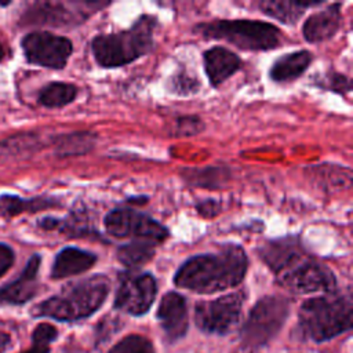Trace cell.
<instances>
[{
    "label": "cell",
    "instance_id": "ba28073f",
    "mask_svg": "<svg viewBox=\"0 0 353 353\" xmlns=\"http://www.w3.org/2000/svg\"><path fill=\"white\" fill-rule=\"evenodd\" d=\"M108 3L101 4L97 1L80 3H59V1H36L29 4L18 23L19 26H52V28H70L81 23L92 12L98 11Z\"/></svg>",
    "mask_w": 353,
    "mask_h": 353
},
{
    "label": "cell",
    "instance_id": "836d02e7",
    "mask_svg": "<svg viewBox=\"0 0 353 353\" xmlns=\"http://www.w3.org/2000/svg\"><path fill=\"white\" fill-rule=\"evenodd\" d=\"M10 343H11V336L7 332L0 331V353H6Z\"/></svg>",
    "mask_w": 353,
    "mask_h": 353
},
{
    "label": "cell",
    "instance_id": "4316f807",
    "mask_svg": "<svg viewBox=\"0 0 353 353\" xmlns=\"http://www.w3.org/2000/svg\"><path fill=\"white\" fill-rule=\"evenodd\" d=\"M57 336L58 330L54 325L41 323L33 330L30 349L22 353H50V345L57 339Z\"/></svg>",
    "mask_w": 353,
    "mask_h": 353
},
{
    "label": "cell",
    "instance_id": "484cf974",
    "mask_svg": "<svg viewBox=\"0 0 353 353\" xmlns=\"http://www.w3.org/2000/svg\"><path fill=\"white\" fill-rule=\"evenodd\" d=\"M183 179L193 186H204L215 189L222 186L229 179V171L223 167H205V168H186Z\"/></svg>",
    "mask_w": 353,
    "mask_h": 353
},
{
    "label": "cell",
    "instance_id": "9a60e30c",
    "mask_svg": "<svg viewBox=\"0 0 353 353\" xmlns=\"http://www.w3.org/2000/svg\"><path fill=\"white\" fill-rule=\"evenodd\" d=\"M203 62L205 74L212 87L223 84L241 68V59L230 50L219 46L204 51Z\"/></svg>",
    "mask_w": 353,
    "mask_h": 353
},
{
    "label": "cell",
    "instance_id": "4dcf8cb0",
    "mask_svg": "<svg viewBox=\"0 0 353 353\" xmlns=\"http://www.w3.org/2000/svg\"><path fill=\"white\" fill-rule=\"evenodd\" d=\"M204 121L199 116H179L174 123L172 132L175 137H193L204 130Z\"/></svg>",
    "mask_w": 353,
    "mask_h": 353
},
{
    "label": "cell",
    "instance_id": "e0dca14e",
    "mask_svg": "<svg viewBox=\"0 0 353 353\" xmlns=\"http://www.w3.org/2000/svg\"><path fill=\"white\" fill-rule=\"evenodd\" d=\"M341 4H331L312 14L303 23L302 33L309 43H321L331 39L341 26Z\"/></svg>",
    "mask_w": 353,
    "mask_h": 353
},
{
    "label": "cell",
    "instance_id": "8992f818",
    "mask_svg": "<svg viewBox=\"0 0 353 353\" xmlns=\"http://www.w3.org/2000/svg\"><path fill=\"white\" fill-rule=\"evenodd\" d=\"M207 39L223 40L240 50L266 51L281 43V32L272 23L252 19H219L204 22L194 28Z\"/></svg>",
    "mask_w": 353,
    "mask_h": 353
},
{
    "label": "cell",
    "instance_id": "d590c367",
    "mask_svg": "<svg viewBox=\"0 0 353 353\" xmlns=\"http://www.w3.org/2000/svg\"><path fill=\"white\" fill-rule=\"evenodd\" d=\"M241 353H243V352H241Z\"/></svg>",
    "mask_w": 353,
    "mask_h": 353
},
{
    "label": "cell",
    "instance_id": "7c38bea8",
    "mask_svg": "<svg viewBox=\"0 0 353 353\" xmlns=\"http://www.w3.org/2000/svg\"><path fill=\"white\" fill-rule=\"evenodd\" d=\"M157 294L156 279L150 273L125 272L119 277V287L114 296V309L132 314H145Z\"/></svg>",
    "mask_w": 353,
    "mask_h": 353
},
{
    "label": "cell",
    "instance_id": "9c48e42d",
    "mask_svg": "<svg viewBox=\"0 0 353 353\" xmlns=\"http://www.w3.org/2000/svg\"><path fill=\"white\" fill-rule=\"evenodd\" d=\"M106 232L117 239L148 241L154 245L168 237V229L145 212L134 208H116L103 219Z\"/></svg>",
    "mask_w": 353,
    "mask_h": 353
},
{
    "label": "cell",
    "instance_id": "1f68e13d",
    "mask_svg": "<svg viewBox=\"0 0 353 353\" xmlns=\"http://www.w3.org/2000/svg\"><path fill=\"white\" fill-rule=\"evenodd\" d=\"M14 262H15L14 248L7 243L0 241V279L14 266Z\"/></svg>",
    "mask_w": 353,
    "mask_h": 353
},
{
    "label": "cell",
    "instance_id": "ac0fdd59",
    "mask_svg": "<svg viewBox=\"0 0 353 353\" xmlns=\"http://www.w3.org/2000/svg\"><path fill=\"white\" fill-rule=\"evenodd\" d=\"M61 205L62 203L57 197L34 196L26 199L14 193L0 194V216L4 219H11L22 214H34Z\"/></svg>",
    "mask_w": 353,
    "mask_h": 353
},
{
    "label": "cell",
    "instance_id": "8fae6325",
    "mask_svg": "<svg viewBox=\"0 0 353 353\" xmlns=\"http://www.w3.org/2000/svg\"><path fill=\"white\" fill-rule=\"evenodd\" d=\"M241 291L222 295L212 301H201L194 306V323L205 334L226 335L239 323L244 305Z\"/></svg>",
    "mask_w": 353,
    "mask_h": 353
},
{
    "label": "cell",
    "instance_id": "d6986e66",
    "mask_svg": "<svg viewBox=\"0 0 353 353\" xmlns=\"http://www.w3.org/2000/svg\"><path fill=\"white\" fill-rule=\"evenodd\" d=\"M313 55L306 50L292 51L277 58L270 68V77L276 83H290L299 79L309 65L312 63Z\"/></svg>",
    "mask_w": 353,
    "mask_h": 353
},
{
    "label": "cell",
    "instance_id": "7402d4cb",
    "mask_svg": "<svg viewBox=\"0 0 353 353\" xmlns=\"http://www.w3.org/2000/svg\"><path fill=\"white\" fill-rule=\"evenodd\" d=\"M77 92V87L72 83L51 81L40 88L37 102L47 109H59L72 103L76 99Z\"/></svg>",
    "mask_w": 353,
    "mask_h": 353
},
{
    "label": "cell",
    "instance_id": "f1b7e54d",
    "mask_svg": "<svg viewBox=\"0 0 353 353\" xmlns=\"http://www.w3.org/2000/svg\"><path fill=\"white\" fill-rule=\"evenodd\" d=\"M108 353H156L152 342L139 334H131L117 342Z\"/></svg>",
    "mask_w": 353,
    "mask_h": 353
},
{
    "label": "cell",
    "instance_id": "d6a6232c",
    "mask_svg": "<svg viewBox=\"0 0 353 353\" xmlns=\"http://www.w3.org/2000/svg\"><path fill=\"white\" fill-rule=\"evenodd\" d=\"M197 211L205 218H212L221 211V205L215 200H205L197 204Z\"/></svg>",
    "mask_w": 353,
    "mask_h": 353
},
{
    "label": "cell",
    "instance_id": "3957f363",
    "mask_svg": "<svg viewBox=\"0 0 353 353\" xmlns=\"http://www.w3.org/2000/svg\"><path fill=\"white\" fill-rule=\"evenodd\" d=\"M109 290L110 281L106 276L92 274L63 285L58 294L37 303L32 316L66 323L87 319L103 305Z\"/></svg>",
    "mask_w": 353,
    "mask_h": 353
},
{
    "label": "cell",
    "instance_id": "ffe728a7",
    "mask_svg": "<svg viewBox=\"0 0 353 353\" xmlns=\"http://www.w3.org/2000/svg\"><path fill=\"white\" fill-rule=\"evenodd\" d=\"M44 146L37 132H17L0 139V160L11 161L37 153Z\"/></svg>",
    "mask_w": 353,
    "mask_h": 353
},
{
    "label": "cell",
    "instance_id": "6da1fadb",
    "mask_svg": "<svg viewBox=\"0 0 353 353\" xmlns=\"http://www.w3.org/2000/svg\"><path fill=\"white\" fill-rule=\"evenodd\" d=\"M259 256L273 272L277 283L291 292H330L335 288L332 272L305 252L296 239L270 240L262 245Z\"/></svg>",
    "mask_w": 353,
    "mask_h": 353
},
{
    "label": "cell",
    "instance_id": "30bf717a",
    "mask_svg": "<svg viewBox=\"0 0 353 353\" xmlns=\"http://www.w3.org/2000/svg\"><path fill=\"white\" fill-rule=\"evenodd\" d=\"M21 50L28 63L61 70L73 52V44L65 36L47 30H33L21 39Z\"/></svg>",
    "mask_w": 353,
    "mask_h": 353
},
{
    "label": "cell",
    "instance_id": "603a6c76",
    "mask_svg": "<svg viewBox=\"0 0 353 353\" xmlns=\"http://www.w3.org/2000/svg\"><path fill=\"white\" fill-rule=\"evenodd\" d=\"M309 172L321 189H327L330 192L347 189L352 185L350 170L336 164H321L317 167H312Z\"/></svg>",
    "mask_w": 353,
    "mask_h": 353
},
{
    "label": "cell",
    "instance_id": "44dd1931",
    "mask_svg": "<svg viewBox=\"0 0 353 353\" xmlns=\"http://www.w3.org/2000/svg\"><path fill=\"white\" fill-rule=\"evenodd\" d=\"M97 138L98 137L91 131H74L55 135L51 145L58 157L81 156L94 149Z\"/></svg>",
    "mask_w": 353,
    "mask_h": 353
},
{
    "label": "cell",
    "instance_id": "7a4b0ae2",
    "mask_svg": "<svg viewBox=\"0 0 353 353\" xmlns=\"http://www.w3.org/2000/svg\"><path fill=\"white\" fill-rule=\"evenodd\" d=\"M248 268V258L237 244H225L218 252L194 255L174 276L178 288L197 294H214L239 285Z\"/></svg>",
    "mask_w": 353,
    "mask_h": 353
},
{
    "label": "cell",
    "instance_id": "83f0119b",
    "mask_svg": "<svg viewBox=\"0 0 353 353\" xmlns=\"http://www.w3.org/2000/svg\"><path fill=\"white\" fill-rule=\"evenodd\" d=\"M167 87L171 92L181 95V97H189L196 94L200 88V81L196 79L194 74L181 70L175 74H172L167 83Z\"/></svg>",
    "mask_w": 353,
    "mask_h": 353
},
{
    "label": "cell",
    "instance_id": "52a82bcc",
    "mask_svg": "<svg viewBox=\"0 0 353 353\" xmlns=\"http://www.w3.org/2000/svg\"><path fill=\"white\" fill-rule=\"evenodd\" d=\"M291 302L285 296L268 295L261 298L251 309L240 331L244 347H261L273 339L284 325Z\"/></svg>",
    "mask_w": 353,
    "mask_h": 353
},
{
    "label": "cell",
    "instance_id": "f546056e",
    "mask_svg": "<svg viewBox=\"0 0 353 353\" xmlns=\"http://www.w3.org/2000/svg\"><path fill=\"white\" fill-rule=\"evenodd\" d=\"M316 84L324 90L334 91L336 94H347L352 90V81L342 73L328 72L320 77H317Z\"/></svg>",
    "mask_w": 353,
    "mask_h": 353
},
{
    "label": "cell",
    "instance_id": "5bb4252c",
    "mask_svg": "<svg viewBox=\"0 0 353 353\" xmlns=\"http://www.w3.org/2000/svg\"><path fill=\"white\" fill-rule=\"evenodd\" d=\"M156 316L168 343H174L185 336L189 319L186 301L181 294L167 292L159 303Z\"/></svg>",
    "mask_w": 353,
    "mask_h": 353
},
{
    "label": "cell",
    "instance_id": "d4e9b609",
    "mask_svg": "<svg viewBox=\"0 0 353 353\" xmlns=\"http://www.w3.org/2000/svg\"><path fill=\"white\" fill-rule=\"evenodd\" d=\"M156 252V245L148 241L141 240H132L131 243H127L117 248V259L128 266V268H137L141 265H145L149 262Z\"/></svg>",
    "mask_w": 353,
    "mask_h": 353
},
{
    "label": "cell",
    "instance_id": "5b68a950",
    "mask_svg": "<svg viewBox=\"0 0 353 353\" xmlns=\"http://www.w3.org/2000/svg\"><path fill=\"white\" fill-rule=\"evenodd\" d=\"M156 25V18L142 15L127 30L94 37L91 50L97 63L102 68H119L146 55L154 44Z\"/></svg>",
    "mask_w": 353,
    "mask_h": 353
},
{
    "label": "cell",
    "instance_id": "cb8c5ba5",
    "mask_svg": "<svg viewBox=\"0 0 353 353\" xmlns=\"http://www.w3.org/2000/svg\"><path fill=\"white\" fill-rule=\"evenodd\" d=\"M314 6H320V3H296V1H261L258 3L259 10L281 22V23H288L292 25L295 23L302 15L303 12Z\"/></svg>",
    "mask_w": 353,
    "mask_h": 353
},
{
    "label": "cell",
    "instance_id": "2e32d148",
    "mask_svg": "<svg viewBox=\"0 0 353 353\" xmlns=\"http://www.w3.org/2000/svg\"><path fill=\"white\" fill-rule=\"evenodd\" d=\"M97 262V255L77 247H65L54 258L50 277L61 280L81 274L91 269Z\"/></svg>",
    "mask_w": 353,
    "mask_h": 353
},
{
    "label": "cell",
    "instance_id": "277c9868",
    "mask_svg": "<svg viewBox=\"0 0 353 353\" xmlns=\"http://www.w3.org/2000/svg\"><path fill=\"white\" fill-rule=\"evenodd\" d=\"M352 314L350 295L325 292L301 305L296 330L302 339L324 342L349 331Z\"/></svg>",
    "mask_w": 353,
    "mask_h": 353
},
{
    "label": "cell",
    "instance_id": "e575fe53",
    "mask_svg": "<svg viewBox=\"0 0 353 353\" xmlns=\"http://www.w3.org/2000/svg\"><path fill=\"white\" fill-rule=\"evenodd\" d=\"M4 58H6V48H4L3 43L0 41V63L4 61Z\"/></svg>",
    "mask_w": 353,
    "mask_h": 353
},
{
    "label": "cell",
    "instance_id": "4fadbf2b",
    "mask_svg": "<svg viewBox=\"0 0 353 353\" xmlns=\"http://www.w3.org/2000/svg\"><path fill=\"white\" fill-rule=\"evenodd\" d=\"M40 265L41 255L32 254L18 277L0 287V305L21 306L32 301L39 292Z\"/></svg>",
    "mask_w": 353,
    "mask_h": 353
}]
</instances>
